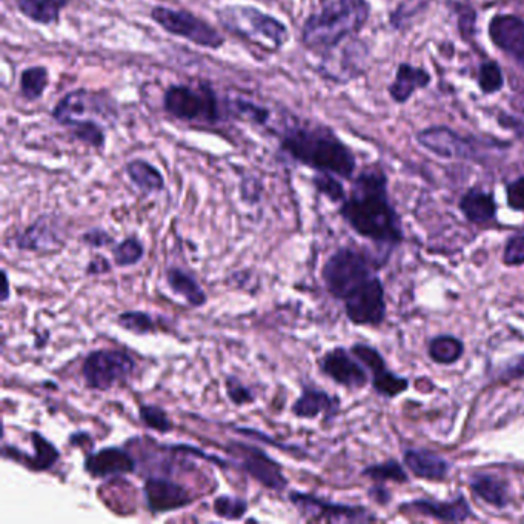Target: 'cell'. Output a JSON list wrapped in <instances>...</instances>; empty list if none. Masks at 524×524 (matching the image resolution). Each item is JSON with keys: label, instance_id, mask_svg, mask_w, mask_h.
<instances>
[{"label": "cell", "instance_id": "51", "mask_svg": "<svg viewBox=\"0 0 524 524\" xmlns=\"http://www.w3.org/2000/svg\"><path fill=\"white\" fill-rule=\"evenodd\" d=\"M2 276H4V283H5V291H4V297H2V302L7 303L8 300H10L11 291H10V279H8V272L2 271Z\"/></svg>", "mask_w": 524, "mask_h": 524}, {"label": "cell", "instance_id": "25", "mask_svg": "<svg viewBox=\"0 0 524 524\" xmlns=\"http://www.w3.org/2000/svg\"><path fill=\"white\" fill-rule=\"evenodd\" d=\"M165 280L171 292L182 297L191 308H203L208 303V296L199 280L185 269L179 266H168L165 271Z\"/></svg>", "mask_w": 524, "mask_h": 524}, {"label": "cell", "instance_id": "31", "mask_svg": "<svg viewBox=\"0 0 524 524\" xmlns=\"http://www.w3.org/2000/svg\"><path fill=\"white\" fill-rule=\"evenodd\" d=\"M50 83V73L44 65H34V67L25 68L20 73L19 90L20 96L24 97L27 102H37L44 97Z\"/></svg>", "mask_w": 524, "mask_h": 524}, {"label": "cell", "instance_id": "40", "mask_svg": "<svg viewBox=\"0 0 524 524\" xmlns=\"http://www.w3.org/2000/svg\"><path fill=\"white\" fill-rule=\"evenodd\" d=\"M339 179L340 177L331 173H316V176L312 177V185L316 188L317 193L322 194L329 202L342 205L348 196H346L345 186Z\"/></svg>", "mask_w": 524, "mask_h": 524}, {"label": "cell", "instance_id": "24", "mask_svg": "<svg viewBox=\"0 0 524 524\" xmlns=\"http://www.w3.org/2000/svg\"><path fill=\"white\" fill-rule=\"evenodd\" d=\"M406 468L418 478L425 480L442 481L448 477L449 466L448 460L437 454L431 449L414 448L408 449L403 455Z\"/></svg>", "mask_w": 524, "mask_h": 524}, {"label": "cell", "instance_id": "48", "mask_svg": "<svg viewBox=\"0 0 524 524\" xmlns=\"http://www.w3.org/2000/svg\"><path fill=\"white\" fill-rule=\"evenodd\" d=\"M111 272V262L105 256H94L93 259L88 262L87 269H85V274L88 277H100L105 276V274H110Z\"/></svg>", "mask_w": 524, "mask_h": 524}, {"label": "cell", "instance_id": "26", "mask_svg": "<svg viewBox=\"0 0 524 524\" xmlns=\"http://www.w3.org/2000/svg\"><path fill=\"white\" fill-rule=\"evenodd\" d=\"M458 208L468 222L475 223V225H485L497 216V202H495L494 194L480 190V188H471L466 191L458 203Z\"/></svg>", "mask_w": 524, "mask_h": 524}, {"label": "cell", "instance_id": "43", "mask_svg": "<svg viewBox=\"0 0 524 524\" xmlns=\"http://www.w3.org/2000/svg\"><path fill=\"white\" fill-rule=\"evenodd\" d=\"M426 0H403L389 14V25L395 31L403 30L411 22L412 17L425 8Z\"/></svg>", "mask_w": 524, "mask_h": 524}, {"label": "cell", "instance_id": "49", "mask_svg": "<svg viewBox=\"0 0 524 524\" xmlns=\"http://www.w3.org/2000/svg\"><path fill=\"white\" fill-rule=\"evenodd\" d=\"M501 377L503 379H521L524 377V355H520L517 359L511 360L508 365L505 366V369L501 371Z\"/></svg>", "mask_w": 524, "mask_h": 524}, {"label": "cell", "instance_id": "47", "mask_svg": "<svg viewBox=\"0 0 524 524\" xmlns=\"http://www.w3.org/2000/svg\"><path fill=\"white\" fill-rule=\"evenodd\" d=\"M506 202L509 208L524 213V176L506 185Z\"/></svg>", "mask_w": 524, "mask_h": 524}, {"label": "cell", "instance_id": "36", "mask_svg": "<svg viewBox=\"0 0 524 524\" xmlns=\"http://www.w3.org/2000/svg\"><path fill=\"white\" fill-rule=\"evenodd\" d=\"M249 505L245 498L234 495H217L213 501V512L222 520L239 521L248 514Z\"/></svg>", "mask_w": 524, "mask_h": 524}, {"label": "cell", "instance_id": "15", "mask_svg": "<svg viewBox=\"0 0 524 524\" xmlns=\"http://www.w3.org/2000/svg\"><path fill=\"white\" fill-rule=\"evenodd\" d=\"M142 491L146 506L153 514L180 511V509L188 508L194 503L191 492L185 486L168 477L151 475L143 483Z\"/></svg>", "mask_w": 524, "mask_h": 524}, {"label": "cell", "instance_id": "34", "mask_svg": "<svg viewBox=\"0 0 524 524\" xmlns=\"http://www.w3.org/2000/svg\"><path fill=\"white\" fill-rule=\"evenodd\" d=\"M116 323L123 331L136 335L156 334L157 323L150 312L123 311L116 317Z\"/></svg>", "mask_w": 524, "mask_h": 524}, {"label": "cell", "instance_id": "4", "mask_svg": "<svg viewBox=\"0 0 524 524\" xmlns=\"http://www.w3.org/2000/svg\"><path fill=\"white\" fill-rule=\"evenodd\" d=\"M162 107L173 119L197 127H217L231 120L228 97L220 96L209 82L173 83L163 93Z\"/></svg>", "mask_w": 524, "mask_h": 524}, {"label": "cell", "instance_id": "33", "mask_svg": "<svg viewBox=\"0 0 524 524\" xmlns=\"http://www.w3.org/2000/svg\"><path fill=\"white\" fill-rule=\"evenodd\" d=\"M145 257V245L136 236L125 237L113 246V262L119 268L139 265Z\"/></svg>", "mask_w": 524, "mask_h": 524}, {"label": "cell", "instance_id": "19", "mask_svg": "<svg viewBox=\"0 0 524 524\" xmlns=\"http://www.w3.org/2000/svg\"><path fill=\"white\" fill-rule=\"evenodd\" d=\"M14 248L22 253H51L62 246L59 222L51 216H40L14 237Z\"/></svg>", "mask_w": 524, "mask_h": 524}, {"label": "cell", "instance_id": "27", "mask_svg": "<svg viewBox=\"0 0 524 524\" xmlns=\"http://www.w3.org/2000/svg\"><path fill=\"white\" fill-rule=\"evenodd\" d=\"M472 494L494 508L505 509L511 503L508 481L492 474H475L469 478Z\"/></svg>", "mask_w": 524, "mask_h": 524}, {"label": "cell", "instance_id": "12", "mask_svg": "<svg viewBox=\"0 0 524 524\" xmlns=\"http://www.w3.org/2000/svg\"><path fill=\"white\" fill-rule=\"evenodd\" d=\"M369 57L371 51L368 45L357 37H351L334 50L322 54L317 71L329 82L346 85L366 73Z\"/></svg>", "mask_w": 524, "mask_h": 524}, {"label": "cell", "instance_id": "45", "mask_svg": "<svg viewBox=\"0 0 524 524\" xmlns=\"http://www.w3.org/2000/svg\"><path fill=\"white\" fill-rule=\"evenodd\" d=\"M263 185L260 179L254 176L243 177L240 182V197L248 205H257L262 199Z\"/></svg>", "mask_w": 524, "mask_h": 524}, {"label": "cell", "instance_id": "6", "mask_svg": "<svg viewBox=\"0 0 524 524\" xmlns=\"http://www.w3.org/2000/svg\"><path fill=\"white\" fill-rule=\"evenodd\" d=\"M51 117L67 130L88 122H102L110 128L119 120V107L108 91L77 88L54 105Z\"/></svg>", "mask_w": 524, "mask_h": 524}, {"label": "cell", "instance_id": "39", "mask_svg": "<svg viewBox=\"0 0 524 524\" xmlns=\"http://www.w3.org/2000/svg\"><path fill=\"white\" fill-rule=\"evenodd\" d=\"M372 386H374V391L382 397L394 398L408 391L409 382L405 377H400L386 368L385 371L372 377Z\"/></svg>", "mask_w": 524, "mask_h": 524}, {"label": "cell", "instance_id": "29", "mask_svg": "<svg viewBox=\"0 0 524 524\" xmlns=\"http://www.w3.org/2000/svg\"><path fill=\"white\" fill-rule=\"evenodd\" d=\"M125 173H127L130 182L142 193L157 194L165 190V177L160 173L159 168H156L148 160H130L125 165Z\"/></svg>", "mask_w": 524, "mask_h": 524}, {"label": "cell", "instance_id": "2", "mask_svg": "<svg viewBox=\"0 0 524 524\" xmlns=\"http://www.w3.org/2000/svg\"><path fill=\"white\" fill-rule=\"evenodd\" d=\"M277 136L280 153L299 165L340 179L354 177L357 170L354 151L328 125L292 117L283 122Z\"/></svg>", "mask_w": 524, "mask_h": 524}, {"label": "cell", "instance_id": "9", "mask_svg": "<svg viewBox=\"0 0 524 524\" xmlns=\"http://www.w3.org/2000/svg\"><path fill=\"white\" fill-rule=\"evenodd\" d=\"M136 360L120 349H94L83 360L80 374L90 391L108 392L127 382L136 371Z\"/></svg>", "mask_w": 524, "mask_h": 524}, {"label": "cell", "instance_id": "18", "mask_svg": "<svg viewBox=\"0 0 524 524\" xmlns=\"http://www.w3.org/2000/svg\"><path fill=\"white\" fill-rule=\"evenodd\" d=\"M83 469L94 480H103V478L134 474L137 469V461L136 457L127 449L107 446L96 452H88L83 461Z\"/></svg>", "mask_w": 524, "mask_h": 524}, {"label": "cell", "instance_id": "21", "mask_svg": "<svg viewBox=\"0 0 524 524\" xmlns=\"http://www.w3.org/2000/svg\"><path fill=\"white\" fill-rule=\"evenodd\" d=\"M339 411L340 398L316 386H305L300 397L291 406V414L300 420H316L323 415L326 422H331Z\"/></svg>", "mask_w": 524, "mask_h": 524}, {"label": "cell", "instance_id": "41", "mask_svg": "<svg viewBox=\"0 0 524 524\" xmlns=\"http://www.w3.org/2000/svg\"><path fill=\"white\" fill-rule=\"evenodd\" d=\"M139 420L145 428L159 432V434H168L174 429L173 422L165 409L157 405H140Z\"/></svg>", "mask_w": 524, "mask_h": 524}, {"label": "cell", "instance_id": "42", "mask_svg": "<svg viewBox=\"0 0 524 524\" xmlns=\"http://www.w3.org/2000/svg\"><path fill=\"white\" fill-rule=\"evenodd\" d=\"M225 392L229 402L237 408L242 406L254 405L256 403V394L253 389L242 382L237 375H228L225 379Z\"/></svg>", "mask_w": 524, "mask_h": 524}, {"label": "cell", "instance_id": "30", "mask_svg": "<svg viewBox=\"0 0 524 524\" xmlns=\"http://www.w3.org/2000/svg\"><path fill=\"white\" fill-rule=\"evenodd\" d=\"M228 110L231 120L251 123L257 127H268L272 116L268 108L242 97H228Z\"/></svg>", "mask_w": 524, "mask_h": 524}, {"label": "cell", "instance_id": "17", "mask_svg": "<svg viewBox=\"0 0 524 524\" xmlns=\"http://www.w3.org/2000/svg\"><path fill=\"white\" fill-rule=\"evenodd\" d=\"M488 34L494 47L524 70V19L515 14H495L489 20Z\"/></svg>", "mask_w": 524, "mask_h": 524}, {"label": "cell", "instance_id": "14", "mask_svg": "<svg viewBox=\"0 0 524 524\" xmlns=\"http://www.w3.org/2000/svg\"><path fill=\"white\" fill-rule=\"evenodd\" d=\"M349 322L357 326H380L386 319L385 288L382 280L374 276L351 292L345 300Z\"/></svg>", "mask_w": 524, "mask_h": 524}, {"label": "cell", "instance_id": "50", "mask_svg": "<svg viewBox=\"0 0 524 524\" xmlns=\"http://www.w3.org/2000/svg\"><path fill=\"white\" fill-rule=\"evenodd\" d=\"M369 497H371L375 503H379V505H386V503H389V500H391V494H389L385 486H382V483H377V485L369 489Z\"/></svg>", "mask_w": 524, "mask_h": 524}, {"label": "cell", "instance_id": "37", "mask_svg": "<svg viewBox=\"0 0 524 524\" xmlns=\"http://www.w3.org/2000/svg\"><path fill=\"white\" fill-rule=\"evenodd\" d=\"M448 7H451L455 16H457L458 34H460L461 39L466 40V42L474 40L477 36V10L472 5L455 2V0H448Z\"/></svg>", "mask_w": 524, "mask_h": 524}, {"label": "cell", "instance_id": "35", "mask_svg": "<svg viewBox=\"0 0 524 524\" xmlns=\"http://www.w3.org/2000/svg\"><path fill=\"white\" fill-rule=\"evenodd\" d=\"M477 85L481 94L492 96L505 87V74L495 60H485L478 68Z\"/></svg>", "mask_w": 524, "mask_h": 524}, {"label": "cell", "instance_id": "23", "mask_svg": "<svg viewBox=\"0 0 524 524\" xmlns=\"http://www.w3.org/2000/svg\"><path fill=\"white\" fill-rule=\"evenodd\" d=\"M431 83L432 76L428 70L403 62L395 70L394 82L389 85L388 94L392 102L406 105L417 91L425 90Z\"/></svg>", "mask_w": 524, "mask_h": 524}, {"label": "cell", "instance_id": "1", "mask_svg": "<svg viewBox=\"0 0 524 524\" xmlns=\"http://www.w3.org/2000/svg\"><path fill=\"white\" fill-rule=\"evenodd\" d=\"M339 213L355 233L371 242L389 246L403 242L402 220L389 200L388 177L379 166H369L355 177Z\"/></svg>", "mask_w": 524, "mask_h": 524}, {"label": "cell", "instance_id": "8", "mask_svg": "<svg viewBox=\"0 0 524 524\" xmlns=\"http://www.w3.org/2000/svg\"><path fill=\"white\" fill-rule=\"evenodd\" d=\"M418 145L442 159L475 160L485 150H508L511 143L495 139H480L475 136H461L445 125H434L418 131L415 136Z\"/></svg>", "mask_w": 524, "mask_h": 524}, {"label": "cell", "instance_id": "11", "mask_svg": "<svg viewBox=\"0 0 524 524\" xmlns=\"http://www.w3.org/2000/svg\"><path fill=\"white\" fill-rule=\"evenodd\" d=\"M225 452L229 455L231 465L245 472L268 491L282 494L288 489L289 480L282 465L259 446L233 440L225 446Z\"/></svg>", "mask_w": 524, "mask_h": 524}, {"label": "cell", "instance_id": "44", "mask_svg": "<svg viewBox=\"0 0 524 524\" xmlns=\"http://www.w3.org/2000/svg\"><path fill=\"white\" fill-rule=\"evenodd\" d=\"M503 262L508 266L524 265V234L509 237L503 253Z\"/></svg>", "mask_w": 524, "mask_h": 524}, {"label": "cell", "instance_id": "38", "mask_svg": "<svg viewBox=\"0 0 524 524\" xmlns=\"http://www.w3.org/2000/svg\"><path fill=\"white\" fill-rule=\"evenodd\" d=\"M362 475L377 481V483H385V481H394V483H406L409 480L403 466L397 460L383 461L380 465H371L363 469Z\"/></svg>", "mask_w": 524, "mask_h": 524}, {"label": "cell", "instance_id": "16", "mask_svg": "<svg viewBox=\"0 0 524 524\" xmlns=\"http://www.w3.org/2000/svg\"><path fill=\"white\" fill-rule=\"evenodd\" d=\"M319 369L328 379L348 389H362L368 385V371L345 348H334L319 360Z\"/></svg>", "mask_w": 524, "mask_h": 524}, {"label": "cell", "instance_id": "10", "mask_svg": "<svg viewBox=\"0 0 524 524\" xmlns=\"http://www.w3.org/2000/svg\"><path fill=\"white\" fill-rule=\"evenodd\" d=\"M150 17L166 33L182 37L196 47L217 51L226 44L225 36L216 27L191 11L156 5L151 10Z\"/></svg>", "mask_w": 524, "mask_h": 524}, {"label": "cell", "instance_id": "32", "mask_svg": "<svg viewBox=\"0 0 524 524\" xmlns=\"http://www.w3.org/2000/svg\"><path fill=\"white\" fill-rule=\"evenodd\" d=\"M428 352L437 365H454L465 354V343L454 335H437L429 342Z\"/></svg>", "mask_w": 524, "mask_h": 524}, {"label": "cell", "instance_id": "28", "mask_svg": "<svg viewBox=\"0 0 524 524\" xmlns=\"http://www.w3.org/2000/svg\"><path fill=\"white\" fill-rule=\"evenodd\" d=\"M71 0H14L22 16L37 25L59 24L60 14L70 5Z\"/></svg>", "mask_w": 524, "mask_h": 524}, {"label": "cell", "instance_id": "3", "mask_svg": "<svg viewBox=\"0 0 524 524\" xmlns=\"http://www.w3.org/2000/svg\"><path fill=\"white\" fill-rule=\"evenodd\" d=\"M368 0H325L316 13L306 17L302 27L303 47L322 54L362 33L371 17Z\"/></svg>", "mask_w": 524, "mask_h": 524}, {"label": "cell", "instance_id": "13", "mask_svg": "<svg viewBox=\"0 0 524 524\" xmlns=\"http://www.w3.org/2000/svg\"><path fill=\"white\" fill-rule=\"evenodd\" d=\"M288 500L308 521L368 523V521L377 520V517L363 506L340 505V503L325 500V498L308 494V492L291 491L288 494Z\"/></svg>", "mask_w": 524, "mask_h": 524}, {"label": "cell", "instance_id": "5", "mask_svg": "<svg viewBox=\"0 0 524 524\" xmlns=\"http://www.w3.org/2000/svg\"><path fill=\"white\" fill-rule=\"evenodd\" d=\"M216 17L223 30L266 53H277L289 42L285 22L253 5H223L217 8Z\"/></svg>", "mask_w": 524, "mask_h": 524}, {"label": "cell", "instance_id": "22", "mask_svg": "<svg viewBox=\"0 0 524 524\" xmlns=\"http://www.w3.org/2000/svg\"><path fill=\"white\" fill-rule=\"evenodd\" d=\"M403 508L411 509L417 514L435 518L438 521H446V523H461V521L469 520L472 515L471 505L463 494L457 495L451 501H432L428 498H418V500L411 501Z\"/></svg>", "mask_w": 524, "mask_h": 524}, {"label": "cell", "instance_id": "20", "mask_svg": "<svg viewBox=\"0 0 524 524\" xmlns=\"http://www.w3.org/2000/svg\"><path fill=\"white\" fill-rule=\"evenodd\" d=\"M31 445H33L34 454H24L17 449L16 446L5 445L2 448V455L5 460H14L25 468L33 472L50 471L57 461L60 460L59 449L56 448L53 442H50L45 435L40 432L33 431L30 434Z\"/></svg>", "mask_w": 524, "mask_h": 524}, {"label": "cell", "instance_id": "46", "mask_svg": "<svg viewBox=\"0 0 524 524\" xmlns=\"http://www.w3.org/2000/svg\"><path fill=\"white\" fill-rule=\"evenodd\" d=\"M83 245H87L91 249H102L107 246H114V237L108 233L107 229L91 228L87 233L80 236Z\"/></svg>", "mask_w": 524, "mask_h": 524}, {"label": "cell", "instance_id": "7", "mask_svg": "<svg viewBox=\"0 0 524 524\" xmlns=\"http://www.w3.org/2000/svg\"><path fill=\"white\" fill-rule=\"evenodd\" d=\"M375 276V263L362 251L343 246L329 256L322 268V279L326 291L334 299L345 300Z\"/></svg>", "mask_w": 524, "mask_h": 524}]
</instances>
